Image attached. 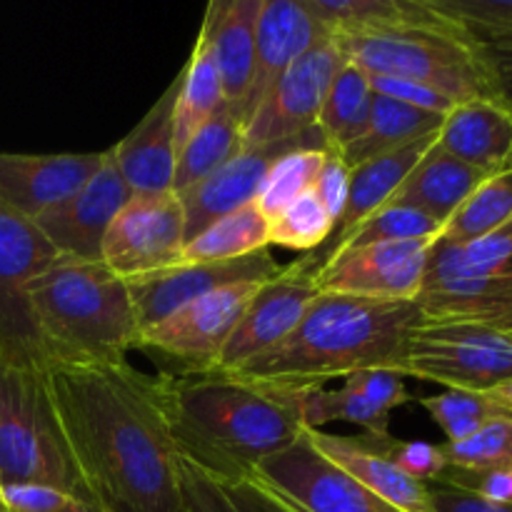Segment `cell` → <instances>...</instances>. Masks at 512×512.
Masks as SVG:
<instances>
[{"label":"cell","instance_id":"obj_3","mask_svg":"<svg viewBox=\"0 0 512 512\" xmlns=\"http://www.w3.org/2000/svg\"><path fill=\"white\" fill-rule=\"evenodd\" d=\"M158 385L180 455L223 483L253 475L303 430L280 388L213 373L160 375Z\"/></svg>","mask_w":512,"mask_h":512},{"label":"cell","instance_id":"obj_9","mask_svg":"<svg viewBox=\"0 0 512 512\" xmlns=\"http://www.w3.org/2000/svg\"><path fill=\"white\" fill-rule=\"evenodd\" d=\"M263 283H233L190 300L160 323L140 330L135 348L180 365V375H205Z\"/></svg>","mask_w":512,"mask_h":512},{"label":"cell","instance_id":"obj_43","mask_svg":"<svg viewBox=\"0 0 512 512\" xmlns=\"http://www.w3.org/2000/svg\"><path fill=\"white\" fill-rule=\"evenodd\" d=\"M470 40L478 48L495 100L512 113V33L473 35Z\"/></svg>","mask_w":512,"mask_h":512},{"label":"cell","instance_id":"obj_7","mask_svg":"<svg viewBox=\"0 0 512 512\" xmlns=\"http://www.w3.org/2000/svg\"><path fill=\"white\" fill-rule=\"evenodd\" d=\"M400 373L445 390L490 393L512 378V333L488 325L423 320L410 335Z\"/></svg>","mask_w":512,"mask_h":512},{"label":"cell","instance_id":"obj_53","mask_svg":"<svg viewBox=\"0 0 512 512\" xmlns=\"http://www.w3.org/2000/svg\"><path fill=\"white\" fill-rule=\"evenodd\" d=\"M60 512H100L95 505L85 503V500H73V503L68 505V508H63Z\"/></svg>","mask_w":512,"mask_h":512},{"label":"cell","instance_id":"obj_39","mask_svg":"<svg viewBox=\"0 0 512 512\" xmlns=\"http://www.w3.org/2000/svg\"><path fill=\"white\" fill-rule=\"evenodd\" d=\"M333 218L323 203L318 200L315 190H305L303 195L285 205L275 218H270V245L288 250H305L313 253L333 233Z\"/></svg>","mask_w":512,"mask_h":512},{"label":"cell","instance_id":"obj_16","mask_svg":"<svg viewBox=\"0 0 512 512\" xmlns=\"http://www.w3.org/2000/svg\"><path fill=\"white\" fill-rule=\"evenodd\" d=\"M130 195L133 193L125 185L113 155L110 150H105L103 163L90 175L88 183L75 190L63 203L45 210L33 223L60 255L78 260H100L110 223L125 208Z\"/></svg>","mask_w":512,"mask_h":512},{"label":"cell","instance_id":"obj_2","mask_svg":"<svg viewBox=\"0 0 512 512\" xmlns=\"http://www.w3.org/2000/svg\"><path fill=\"white\" fill-rule=\"evenodd\" d=\"M420 323L415 300L318 293L280 343L223 375L263 388H300L343 380L358 370L400 373L408 340Z\"/></svg>","mask_w":512,"mask_h":512},{"label":"cell","instance_id":"obj_14","mask_svg":"<svg viewBox=\"0 0 512 512\" xmlns=\"http://www.w3.org/2000/svg\"><path fill=\"white\" fill-rule=\"evenodd\" d=\"M315 298H318V288H315L313 273L300 260L280 268L278 275L260 285L210 373H230L253 360L255 355L273 348L300 323Z\"/></svg>","mask_w":512,"mask_h":512},{"label":"cell","instance_id":"obj_23","mask_svg":"<svg viewBox=\"0 0 512 512\" xmlns=\"http://www.w3.org/2000/svg\"><path fill=\"white\" fill-rule=\"evenodd\" d=\"M438 145L488 175L512 168V113L490 98L455 105L445 115Z\"/></svg>","mask_w":512,"mask_h":512},{"label":"cell","instance_id":"obj_55","mask_svg":"<svg viewBox=\"0 0 512 512\" xmlns=\"http://www.w3.org/2000/svg\"><path fill=\"white\" fill-rule=\"evenodd\" d=\"M0 512H10V510H8V505H5L3 500H0Z\"/></svg>","mask_w":512,"mask_h":512},{"label":"cell","instance_id":"obj_20","mask_svg":"<svg viewBox=\"0 0 512 512\" xmlns=\"http://www.w3.org/2000/svg\"><path fill=\"white\" fill-rule=\"evenodd\" d=\"M323 35L325 30L315 23L303 0H263L255 30L253 85L243 108L245 125L273 93L290 65Z\"/></svg>","mask_w":512,"mask_h":512},{"label":"cell","instance_id":"obj_49","mask_svg":"<svg viewBox=\"0 0 512 512\" xmlns=\"http://www.w3.org/2000/svg\"><path fill=\"white\" fill-rule=\"evenodd\" d=\"M0 500L8 505L10 512H60L78 498L63 493V490L48 488V485L18 483L3 485Z\"/></svg>","mask_w":512,"mask_h":512},{"label":"cell","instance_id":"obj_50","mask_svg":"<svg viewBox=\"0 0 512 512\" xmlns=\"http://www.w3.org/2000/svg\"><path fill=\"white\" fill-rule=\"evenodd\" d=\"M313 190L335 223V220L340 218V213H343L350 190V165L340 158V153H333V150H330L323 168H320L318 178H315Z\"/></svg>","mask_w":512,"mask_h":512},{"label":"cell","instance_id":"obj_8","mask_svg":"<svg viewBox=\"0 0 512 512\" xmlns=\"http://www.w3.org/2000/svg\"><path fill=\"white\" fill-rule=\"evenodd\" d=\"M60 258L38 225L0 200V358L48 368L28 305L30 280Z\"/></svg>","mask_w":512,"mask_h":512},{"label":"cell","instance_id":"obj_18","mask_svg":"<svg viewBox=\"0 0 512 512\" xmlns=\"http://www.w3.org/2000/svg\"><path fill=\"white\" fill-rule=\"evenodd\" d=\"M103 153H3L0 150V200L35 220L83 188L103 163Z\"/></svg>","mask_w":512,"mask_h":512},{"label":"cell","instance_id":"obj_54","mask_svg":"<svg viewBox=\"0 0 512 512\" xmlns=\"http://www.w3.org/2000/svg\"><path fill=\"white\" fill-rule=\"evenodd\" d=\"M503 233H510V235H512V220H510L508 225H505V228H503Z\"/></svg>","mask_w":512,"mask_h":512},{"label":"cell","instance_id":"obj_48","mask_svg":"<svg viewBox=\"0 0 512 512\" xmlns=\"http://www.w3.org/2000/svg\"><path fill=\"white\" fill-rule=\"evenodd\" d=\"M370 85H373V93L398 100V103L410 105V108L428 110V113H435V115H448L450 110L455 108L453 100H448L445 95L435 93V90H430L428 85L413 83V80L370 75Z\"/></svg>","mask_w":512,"mask_h":512},{"label":"cell","instance_id":"obj_44","mask_svg":"<svg viewBox=\"0 0 512 512\" xmlns=\"http://www.w3.org/2000/svg\"><path fill=\"white\" fill-rule=\"evenodd\" d=\"M218 483L238 512H308L285 498L273 485L260 480L258 475H245V478L225 480V483L218 480Z\"/></svg>","mask_w":512,"mask_h":512},{"label":"cell","instance_id":"obj_32","mask_svg":"<svg viewBox=\"0 0 512 512\" xmlns=\"http://www.w3.org/2000/svg\"><path fill=\"white\" fill-rule=\"evenodd\" d=\"M373 95L370 75L355 63L345 60L343 68L335 73L333 83H330L318 118V130L328 150L343 153L353 140L363 135Z\"/></svg>","mask_w":512,"mask_h":512},{"label":"cell","instance_id":"obj_34","mask_svg":"<svg viewBox=\"0 0 512 512\" xmlns=\"http://www.w3.org/2000/svg\"><path fill=\"white\" fill-rule=\"evenodd\" d=\"M512 220V168L490 175L445 223L435 243H473L503 230Z\"/></svg>","mask_w":512,"mask_h":512},{"label":"cell","instance_id":"obj_21","mask_svg":"<svg viewBox=\"0 0 512 512\" xmlns=\"http://www.w3.org/2000/svg\"><path fill=\"white\" fill-rule=\"evenodd\" d=\"M435 140H438V135H430V138L418 140V143L405 145V148L393 150V153L380 155V158L350 168L348 200H345V208L343 213H340V218L335 220L333 233H330V238L325 240L318 250H313V253H308L305 258H300V263H303L310 273H315V270L328 260V255L333 253V250L338 248L363 220H368L370 215L378 213L383 205L390 203L395 190L403 185V180L408 178L410 170L420 163V158L433 148Z\"/></svg>","mask_w":512,"mask_h":512},{"label":"cell","instance_id":"obj_27","mask_svg":"<svg viewBox=\"0 0 512 512\" xmlns=\"http://www.w3.org/2000/svg\"><path fill=\"white\" fill-rule=\"evenodd\" d=\"M315 23L333 38L405 28L450 25L430 0H303Z\"/></svg>","mask_w":512,"mask_h":512},{"label":"cell","instance_id":"obj_38","mask_svg":"<svg viewBox=\"0 0 512 512\" xmlns=\"http://www.w3.org/2000/svg\"><path fill=\"white\" fill-rule=\"evenodd\" d=\"M328 153L330 150L315 148L293 150V153L283 155V158L268 170L263 185H260L258 198H255V205L268 215V220L275 218L285 205L293 203V200L298 198V195H303L305 190L313 188L315 178H318Z\"/></svg>","mask_w":512,"mask_h":512},{"label":"cell","instance_id":"obj_11","mask_svg":"<svg viewBox=\"0 0 512 512\" xmlns=\"http://www.w3.org/2000/svg\"><path fill=\"white\" fill-rule=\"evenodd\" d=\"M345 60L348 58L340 43L328 33L315 40L255 110L250 123L245 125L243 145L258 148L283 143L318 128L325 95Z\"/></svg>","mask_w":512,"mask_h":512},{"label":"cell","instance_id":"obj_5","mask_svg":"<svg viewBox=\"0 0 512 512\" xmlns=\"http://www.w3.org/2000/svg\"><path fill=\"white\" fill-rule=\"evenodd\" d=\"M18 483L48 485L90 503L45 368L0 358V488Z\"/></svg>","mask_w":512,"mask_h":512},{"label":"cell","instance_id":"obj_19","mask_svg":"<svg viewBox=\"0 0 512 512\" xmlns=\"http://www.w3.org/2000/svg\"><path fill=\"white\" fill-rule=\"evenodd\" d=\"M180 80L183 75L178 73L160 93L153 108L143 115V120L120 143L108 148L133 195L173 190L175 160H178L175 110H178Z\"/></svg>","mask_w":512,"mask_h":512},{"label":"cell","instance_id":"obj_12","mask_svg":"<svg viewBox=\"0 0 512 512\" xmlns=\"http://www.w3.org/2000/svg\"><path fill=\"white\" fill-rule=\"evenodd\" d=\"M435 240H393L335 255L313 273L318 293L370 300H415Z\"/></svg>","mask_w":512,"mask_h":512},{"label":"cell","instance_id":"obj_52","mask_svg":"<svg viewBox=\"0 0 512 512\" xmlns=\"http://www.w3.org/2000/svg\"><path fill=\"white\" fill-rule=\"evenodd\" d=\"M485 395H488V398L493 400L498 408H503L505 413L512 418V378L505 380V383H500L498 388H493L490 393H485Z\"/></svg>","mask_w":512,"mask_h":512},{"label":"cell","instance_id":"obj_6","mask_svg":"<svg viewBox=\"0 0 512 512\" xmlns=\"http://www.w3.org/2000/svg\"><path fill=\"white\" fill-rule=\"evenodd\" d=\"M335 40L343 48L345 58L368 75L428 85L455 105L478 98L495 100L478 48L453 20L440 28L340 35Z\"/></svg>","mask_w":512,"mask_h":512},{"label":"cell","instance_id":"obj_25","mask_svg":"<svg viewBox=\"0 0 512 512\" xmlns=\"http://www.w3.org/2000/svg\"><path fill=\"white\" fill-rule=\"evenodd\" d=\"M415 303L423 320L488 325L512 333V278L428 280Z\"/></svg>","mask_w":512,"mask_h":512},{"label":"cell","instance_id":"obj_47","mask_svg":"<svg viewBox=\"0 0 512 512\" xmlns=\"http://www.w3.org/2000/svg\"><path fill=\"white\" fill-rule=\"evenodd\" d=\"M435 483H448L463 488L478 498L490 503L512 505V463L498 465V468L480 470V473H460V470H445Z\"/></svg>","mask_w":512,"mask_h":512},{"label":"cell","instance_id":"obj_45","mask_svg":"<svg viewBox=\"0 0 512 512\" xmlns=\"http://www.w3.org/2000/svg\"><path fill=\"white\" fill-rule=\"evenodd\" d=\"M180 490L185 512H238L213 475L180 455Z\"/></svg>","mask_w":512,"mask_h":512},{"label":"cell","instance_id":"obj_41","mask_svg":"<svg viewBox=\"0 0 512 512\" xmlns=\"http://www.w3.org/2000/svg\"><path fill=\"white\" fill-rule=\"evenodd\" d=\"M430 5L470 38L512 33V0H430Z\"/></svg>","mask_w":512,"mask_h":512},{"label":"cell","instance_id":"obj_15","mask_svg":"<svg viewBox=\"0 0 512 512\" xmlns=\"http://www.w3.org/2000/svg\"><path fill=\"white\" fill-rule=\"evenodd\" d=\"M303 148L328 150V145H325L318 128L298 135V138L283 140V143L258 145V148L243 145V150L233 160H228L223 168H218L213 175L200 180L198 185L180 193L178 198L185 213V243L193 240L198 233H203L215 220L235 213L243 205L255 203L268 170L283 155Z\"/></svg>","mask_w":512,"mask_h":512},{"label":"cell","instance_id":"obj_17","mask_svg":"<svg viewBox=\"0 0 512 512\" xmlns=\"http://www.w3.org/2000/svg\"><path fill=\"white\" fill-rule=\"evenodd\" d=\"M280 268L283 265H278V260L265 248L248 258L228 260V263H180L175 268L128 280L138 328H150L188 305L190 300L225 288V285L248 283V280L265 283L278 275Z\"/></svg>","mask_w":512,"mask_h":512},{"label":"cell","instance_id":"obj_26","mask_svg":"<svg viewBox=\"0 0 512 512\" xmlns=\"http://www.w3.org/2000/svg\"><path fill=\"white\" fill-rule=\"evenodd\" d=\"M485 178L490 175L445 153L435 140L433 148L420 158L403 185L395 190L388 205L420 210L445 228L455 210L475 193Z\"/></svg>","mask_w":512,"mask_h":512},{"label":"cell","instance_id":"obj_40","mask_svg":"<svg viewBox=\"0 0 512 512\" xmlns=\"http://www.w3.org/2000/svg\"><path fill=\"white\" fill-rule=\"evenodd\" d=\"M448 470L480 473L512 463V423H493L478 430L468 440L443 445Z\"/></svg>","mask_w":512,"mask_h":512},{"label":"cell","instance_id":"obj_46","mask_svg":"<svg viewBox=\"0 0 512 512\" xmlns=\"http://www.w3.org/2000/svg\"><path fill=\"white\" fill-rule=\"evenodd\" d=\"M343 383L358 390L360 395H365L370 403L378 405L385 413H393V410L403 408L413 400L408 388H405V375L398 373V370H358V373L343 378Z\"/></svg>","mask_w":512,"mask_h":512},{"label":"cell","instance_id":"obj_42","mask_svg":"<svg viewBox=\"0 0 512 512\" xmlns=\"http://www.w3.org/2000/svg\"><path fill=\"white\" fill-rule=\"evenodd\" d=\"M375 445L388 455L390 463H395L405 475L420 483H435L448 470L443 445L423 443V440H398L393 435L375 440Z\"/></svg>","mask_w":512,"mask_h":512},{"label":"cell","instance_id":"obj_22","mask_svg":"<svg viewBox=\"0 0 512 512\" xmlns=\"http://www.w3.org/2000/svg\"><path fill=\"white\" fill-rule=\"evenodd\" d=\"M303 430L318 453L343 468L350 478L365 485L383 503L393 505L400 512H435L430 485L410 478L398 465L390 463L388 455L375 445L373 438L368 435L350 438V435H333L310 428Z\"/></svg>","mask_w":512,"mask_h":512},{"label":"cell","instance_id":"obj_10","mask_svg":"<svg viewBox=\"0 0 512 512\" xmlns=\"http://www.w3.org/2000/svg\"><path fill=\"white\" fill-rule=\"evenodd\" d=\"M185 213L173 190L135 193L115 215L103 240V260L123 280L183 263Z\"/></svg>","mask_w":512,"mask_h":512},{"label":"cell","instance_id":"obj_31","mask_svg":"<svg viewBox=\"0 0 512 512\" xmlns=\"http://www.w3.org/2000/svg\"><path fill=\"white\" fill-rule=\"evenodd\" d=\"M245 123L230 105H223L215 115H210L198 130L188 138V143L178 150L173 175V193L180 195L223 168L228 160L243 150Z\"/></svg>","mask_w":512,"mask_h":512},{"label":"cell","instance_id":"obj_29","mask_svg":"<svg viewBox=\"0 0 512 512\" xmlns=\"http://www.w3.org/2000/svg\"><path fill=\"white\" fill-rule=\"evenodd\" d=\"M180 95L175 110V148H183L190 135L225 105L223 80H220L218 60L213 50V30L203 15L198 38H195L190 58L180 68Z\"/></svg>","mask_w":512,"mask_h":512},{"label":"cell","instance_id":"obj_36","mask_svg":"<svg viewBox=\"0 0 512 512\" xmlns=\"http://www.w3.org/2000/svg\"><path fill=\"white\" fill-rule=\"evenodd\" d=\"M430 418L438 423L448 443H460L475 435L478 430L493 423H512L503 408L493 403L485 393H468V390H443L438 395H428L420 400Z\"/></svg>","mask_w":512,"mask_h":512},{"label":"cell","instance_id":"obj_28","mask_svg":"<svg viewBox=\"0 0 512 512\" xmlns=\"http://www.w3.org/2000/svg\"><path fill=\"white\" fill-rule=\"evenodd\" d=\"M443 120L445 115L410 108V105L375 93L363 135L353 140L340 153V158L350 168H355V165H363L368 160L380 158V155H388L393 150L405 148V145L430 138V135H438L440 128H443Z\"/></svg>","mask_w":512,"mask_h":512},{"label":"cell","instance_id":"obj_1","mask_svg":"<svg viewBox=\"0 0 512 512\" xmlns=\"http://www.w3.org/2000/svg\"><path fill=\"white\" fill-rule=\"evenodd\" d=\"M48 388L88 500L100 512H185L180 450L158 378L123 363H50Z\"/></svg>","mask_w":512,"mask_h":512},{"label":"cell","instance_id":"obj_4","mask_svg":"<svg viewBox=\"0 0 512 512\" xmlns=\"http://www.w3.org/2000/svg\"><path fill=\"white\" fill-rule=\"evenodd\" d=\"M28 305L50 363H123L135 350L138 318L128 280L103 260L60 255L30 280Z\"/></svg>","mask_w":512,"mask_h":512},{"label":"cell","instance_id":"obj_13","mask_svg":"<svg viewBox=\"0 0 512 512\" xmlns=\"http://www.w3.org/2000/svg\"><path fill=\"white\" fill-rule=\"evenodd\" d=\"M260 480L308 512H400L313 448L305 430L255 468Z\"/></svg>","mask_w":512,"mask_h":512},{"label":"cell","instance_id":"obj_24","mask_svg":"<svg viewBox=\"0 0 512 512\" xmlns=\"http://www.w3.org/2000/svg\"><path fill=\"white\" fill-rule=\"evenodd\" d=\"M260 5L263 0H213L205 8V18L210 20L213 30L215 60L223 80V100L240 118L253 85Z\"/></svg>","mask_w":512,"mask_h":512},{"label":"cell","instance_id":"obj_51","mask_svg":"<svg viewBox=\"0 0 512 512\" xmlns=\"http://www.w3.org/2000/svg\"><path fill=\"white\" fill-rule=\"evenodd\" d=\"M435 512H512V505L490 503L448 483H430Z\"/></svg>","mask_w":512,"mask_h":512},{"label":"cell","instance_id":"obj_37","mask_svg":"<svg viewBox=\"0 0 512 512\" xmlns=\"http://www.w3.org/2000/svg\"><path fill=\"white\" fill-rule=\"evenodd\" d=\"M443 233V225L435 223L433 218H428L425 213L415 208H403V205H383L378 213L370 215L368 220L358 225L333 253L328 255V260H333L335 255H340L343 250L350 248H363V245H375V243H393V240H438ZM325 260V263H328ZM323 263V265H325ZM320 265V268H323Z\"/></svg>","mask_w":512,"mask_h":512},{"label":"cell","instance_id":"obj_35","mask_svg":"<svg viewBox=\"0 0 512 512\" xmlns=\"http://www.w3.org/2000/svg\"><path fill=\"white\" fill-rule=\"evenodd\" d=\"M455 278H512V235L498 230L473 243H435L423 283Z\"/></svg>","mask_w":512,"mask_h":512},{"label":"cell","instance_id":"obj_30","mask_svg":"<svg viewBox=\"0 0 512 512\" xmlns=\"http://www.w3.org/2000/svg\"><path fill=\"white\" fill-rule=\"evenodd\" d=\"M293 408L298 410L303 428L323 430L328 423L358 425L368 438H390V413L370 403L365 395L343 383L335 390H325L323 385H300V388H280Z\"/></svg>","mask_w":512,"mask_h":512},{"label":"cell","instance_id":"obj_33","mask_svg":"<svg viewBox=\"0 0 512 512\" xmlns=\"http://www.w3.org/2000/svg\"><path fill=\"white\" fill-rule=\"evenodd\" d=\"M268 238V215L255 203H248L188 240L183 248V263H228V260L248 258L268 248Z\"/></svg>","mask_w":512,"mask_h":512}]
</instances>
